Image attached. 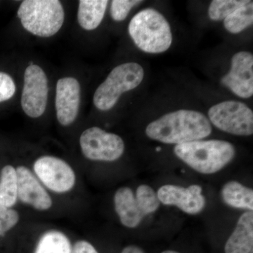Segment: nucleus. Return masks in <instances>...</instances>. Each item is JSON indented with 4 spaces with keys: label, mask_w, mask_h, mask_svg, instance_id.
<instances>
[{
    "label": "nucleus",
    "mask_w": 253,
    "mask_h": 253,
    "mask_svg": "<svg viewBox=\"0 0 253 253\" xmlns=\"http://www.w3.org/2000/svg\"><path fill=\"white\" fill-rule=\"evenodd\" d=\"M72 247L67 236L58 231L43 234L34 253H71Z\"/></svg>",
    "instance_id": "20"
},
{
    "label": "nucleus",
    "mask_w": 253,
    "mask_h": 253,
    "mask_svg": "<svg viewBox=\"0 0 253 253\" xmlns=\"http://www.w3.org/2000/svg\"><path fill=\"white\" fill-rule=\"evenodd\" d=\"M18 16L26 31L35 36H54L64 22V11L58 0H26L20 5Z\"/></svg>",
    "instance_id": "4"
},
{
    "label": "nucleus",
    "mask_w": 253,
    "mask_h": 253,
    "mask_svg": "<svg viewBox=\"0 0 253 253\" xmlns=\"http://www.w3.org/2000/svg\"><path fill=\"white\" fill-rule=\"evenodd\" d=\"M157 196L160 203L176 206L189 214H199L206 204L202 188L196 184L187 188L166 184L158 189Z\"/></svg>",
    "instance_id": "11"
},
{
    "label": "nucleus",
    "mask_w": 253,
    "mask_h": 253,
    "mask_svg": "<svg viewBox=\"0 0 253 253\" xmlns=\"http://www.w3.org/2000/svg\"><path fill=\"white\" fill-rule=\"evenodd\" d=\"M176 157L201 174H214L227 166L235 157L234 145L229 141L210 139L176 145Z\"/></svg>",
    "instance_id": "3"
},
{
    "label": "nucleus",
    "mask_w": 253,
    "mask_h": 253,
    "mask_svg": "<svg viewBox=\"0 0 253 253\" xmlns=\"http://www.w3.org/2000/svg\"><path fill=\"white\" fill-rule=\"evenodd\" d=\"M33 169L40 180L54 192H68L76 184V174L72 168L59 158L42 156L34 163Z\"/></svg>",
    "instance_id": "9"
},
{
    "label": "nucleus",
    "mask_w": 253,
    "mask_h": 253,
    "mask_svg": "<svg viewBox=\"0 0 253 253\" xmlns=\"http://www.w3.org/2000/svg\"><path fill=\"white\" fill-rule=\"evenodd\" d=\"M128 33L138 49L147 54H162L172 46L170 24L154 8H146L134 15L129 23Z\"/></svg>",
    "instance_id": "2"
},
{
    "label": "nucleus",
    "mask_w": 253,
    "mask_h": 253,
    "mask_svg": "<svg viewBox=\"0 0 253 253\" xmlns=\"http://www.w3.org/2000/svg\"><path fill=\"white\" fill-rule=\"evenodd\" d=\"M121 253H144V251L136 246H129L125 248Z\"/></svg>",
    "instance_id": "27"
},
{
    "label": "nucleus",
    "mask_w": 253,
    "mask_h": 253,
    "mask_svg": "<svg viewBox=\"0 0 253 253\" xmlns=\"http://www.w3.org/2000/svg\"><path fill=\"white\" fill-rule=\"evenodd\" d=\"M144 76V68L138 63L118 65L95 91L93 99L94 106L102 111L112 109L123 93L133 90L140 85Z\"/></svg>",
    "instance_id": "5"
},
{
    "label": "nucleus",
    "mask_w": 253,
    "mask_h": 253,
    "mask_svg": "<svg viewBox=\"0 0 253 253\" xmlns=\"http://www.w3.org/2000/svg\"><path fill=\"white\" fill-rule=\"evenodd\" d=\"M142 2L139 0H113L111 1V17L118 22L124 21L133 7Z\"/></svg>",
    "instance_id": "23"
},
{
    "label": "nucleus",
    "mask_w": 253,
    "mask_h": 253,
    "mask_svg": "<svg viewBox=\"0 0 253 253\" xmlns=\"http://www.w3.org/2000/svg\"><path fill=\"white\" fill-rule=\"evenodd\" d=\"M224 27L228 33L237 35L242 33L253 23V1L248 2L227 16L223 21Z\"/></svg>",
    "instance_id": "19"
},
{
    "label": "nucleus",
    "mask_w": 253,
    "mask_h": 253,
    "mask_svg": "<svg viewBox=\"0 0 253 253\" xmlns=\"http://www.w3.org/2000/svg\"><path fill=\"white\" fill-rule=\"evenodd\" d=\"M225 253H253V212L240 217L234 231L224 247Z\"/></svg>",
    "instance_id": "15"
},
{
    "label": "nucleus",
    "mask_w": 253,
    "mask_h": 253,
    "mask_svg": "<svg viewBox=\"0 0 253 253\" xmlns=\"http://www.w3.org/2000/svg\"><path fill=\"white\" fill-rule=\"evenodd\" d=\"M135 197L144 216L156 212L161 204L154 190L146 184L137 188Z\"/></svg>",
    "instance_id": "22"
},
{
    "label": "nucleus",
    "mask_w": 253,
    "mask_h": 253,
    "mask_svg": "<svg viewBox=\"0 0 253 253\" xmlns=\"http://www.w3.org/2000/svg\"><path fill=\"white\" fill-rule=\"evenodd\" d=\"M82 152L91 161L113 162L123 156L125 143L121 136L92 126L83 131L80 138Z\"/></svg>",
    "instance_id": "7"
},
{
    "label": "nucleus",
    "mask_w": 253,
    "mask_h": 253,
    "mask_svg": "<svg viewBox=\"0 0 253 253\" xmlns=\"http://www.w3.org/2000/svg\"><path fill=\"white\" fill-rule=\"evenodd\" d=\"M19 221V214L17 211L0 206V236L11 230Z\"/></svg>",
    "instance_id": "24"
},
{
    "label": "nucleus",
    "mask_w": 253,
    "mask_h": 253,
    "mask_svg": "<svg viewBox=\"0 0 253 253\" xmlns=\"http://www.w3.org/2000/svg\"><path fill=\"white\" fill-rule=\"evenodd\" d=\"M221 196L223 201L230 207L253 211V189L238 181H231L226 183L221 189Z\"/></svg>",
    "instance_id": "17"
},
{
    "label": "nucleus",
    "mask_w": 253,
    "mask_h": 253,
    "mask_svg": "<svg viewBox=\"0 0 253 253\" xmlns=\"http://www.w3.org/2000/svg\"><path fill=\"white\" fill-rule=\"evenodd\" d=\"M16 91L14 81L9 75L0 72V103L13 97Z\"/></svg>",
    "instance_id": "25"
},
{
    "label": "nucleus",
    "mask_w": 253,
    "mask_h": 253,
    "mask_svg": "<svg viewBox=\"0 0 253 253\" xmlns=\"http://www.w3.org/2000/svg\"><path fill=\"white\" fill-rule=\"evenodd\" d=\"M81 104V86L74 78L59 80L56 84V117L60 124L68 126L72 124L79 112Z\"/></svg>",
    "instance_id": "12"
},
{
    "label": "nucleus",
    "mask_w": 253,
    "mask_h": 253,
    "mask_svg": "<svg viewBox=\"0 0 253 253\" xmlns=\"http://www.w3.org/2000/svg\"><path fill=\"white\" fill-rule=\"evenodd\" d=\"M247 2L248 0H213L208 7V16L211 21H223Z\"/></svg>",
    "instance_id": "21"
},
{
    "label": "nucleus",
    "mask_w": 253,
    "mask_h": 253,
    "mask_svg": "<svg viewBox=\"0 0 253 253\" xmlns=\"http://www.w3.org/2000/svg\"><path fill=\"white\" fill-rule=\"evenodd\" d=\"M114 206L121 222L126 227H136L145 217L130 188L121 187L117 190Z\"/></svg>",
    "instance_id": "14"
},
{
    "label": "nucleus",
    "mask_w": 253,
    "mask_h": 253,
    "mask_svg": "<svg viewBox=\"0 0 253 253\" xmlns=\"http://www.w3.org/2000/svg\"><path fill=\"white\" fill-rule=\"evenodd\" d=\"M106 0H81L79 1L78 20L80 26L86 31L99 27L107 9Z\"/></svg>",
    "instance_id": "16"
},
{
    "label": "nucleus",
    "mask_w": 253,
    "mask_h": 253,
    "mask_svg": "<svg viewBox=\"0 0 253 253\" xmlns=\"http://www.w3.org/2000/svg\"><path fill=\"white\" fill-rule=\"evenodd\" d=\"M207 117L212 126L228 134L249 136L253 134V112L247 105L226 100L213 105Z\"/></svg>",
    "instance_id": "6"
},
{
    "label": "nucleus",
    "mask_w": 253,
    "mask_h": 253,
    "mask_svg": "<svg viewBox=\"0 0 253 253\" xmlns=\"http://www.w3.org/2000/svg\"><path fill=\"white\" fill-rule=\"evenodd\" d=\"M48 97V80L39 66L30 65L24 73L21 106L29 117L37 118L45 111Z\"/></svg>",
    "instance_id": "8"
},
{
    "label": "nucleus",
    "mask_w": 253,
    "mask_h": 253,
    "mask_svg": "<svg viewBox=\"0 0 253 253\" xmlns=\"http://www.w3.org/2000/svg\"><path fill=\"white\" fill-rule=\"evenodd\" d=\"M71 253H99L94 246L86 241H79L73 246Z\"/></svg>",
    "instance_id": "26"
},
{
    "label": "nucleus",
    "mask_w": 253,
    "mask_h": 253,
    "mask_svg": "<svg viewBox=\"0 0 253 253\" xmlns=\"http://www.w3.org/2000/svg\"><path fill=\"white\" fill-rule=\"evenodd\" d=\"M17 176L13 166H6L0 172V206L11 208L17 202Z\"/></svg>",
    "instance_id": "18"
},
{
    "label": "nucleus",
    "mask_w": 253,
    "mask_h": 253,
    "mask_svg": "<svg viewBox=\"0 0 253 253\" xmlns=\"http://www.w3.org/2000/svg\"><path fill=\"white\" fill-rule=\"evenodd\" d=\"M229 72L220 79V83L241 99L253 95V54L250 51H238L231 59Z\"/></svg>",
    "instance_id": "10"
},
{
    "label": "nucleus",
    "mask_w": 253,
    "mask_h": 253,
    "mask_svg": "<svg viewBox=\"0 0 253 253\" xmlns=\"http://www.w3.org/2000/svg\"><path fill=\"white\" fill-rule=\"evenodd\" d=\"M17 176L18 199L38 211H47L53 202L33 173L25 166L16 169Z\"/></svg>",
    "instance_id": "13"
},
{
    "label": "nucleus",
    "mask_w": 253,
    "mask_h": 253,
    "mask_svg": "<svg viewBox=\"0 0 253 253\" xmlns=\"http://www.w3.org/2000/svg\"><path fill=\"white\" fill-rule=\"evenodd\" d=\"M161 253H179L176 252V251H164V252H163Z\"/></svg>",
    "instance_id": "28"
},
{
    "label": "nucleus",
    "mask_w": 253,
    "mask_h": 253,
    "mask_svg": "<svg viewBox=\"0 0 253 253\" xmlns=\"http://www.w3.org/2000/svg\"><path fill=\"white\" fill-rule=\"evenodd\" d=\"M212 126L199 111L179 109L163 115L146 126L149 139L166 144L179 145L202 140L211 135Z\"/></svg>",
    "instance_id": "1"
}]
</instances>
